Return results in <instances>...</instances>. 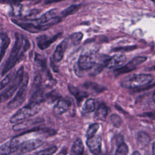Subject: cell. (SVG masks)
<instances>
[{
    "mask_svg": "<svg viewBox=\"0 0 155 155\" xmlns=\"http://www.w3.org/2000/svg\"><path fill=\"white\" fill-rule=\"evenodd\" d=\"M44 121V119L42 118H35L32 119H26L22 122L16 123L13 127V130L14 131H20L28 128L35 124L42 123Z\"/></svg>",
    "mask_w": 155,
    "mask_h": 155,
    "instance_id": "7c38bea8",
    "label": "cell"
},
{
    "mask_svg": "<svg viewBox=\"0 0 155 155\" xmlns=\"http://www.w3.org/2000/svg\"><path fill=\"white\" fill-rule=\"evenodd\" d=\"M23 0H0V3H7V4H17L22 1Z\"/></svg>",
    "mask_w": 155,
    "mask_h": 155,
    "instance_id": "836d02e7",
    "label": "cell"
},
{
    "mask_svg": "<svg viewBox=\"0 0 155 155\" xmlns=\"http://www.w3.org/2000/svg\"><path fill=\"white\" fill-rule=\"evenodd\" d=\"M151 140L150 136L144 131H140L137 136V145L140 148H143L148 146Z\"/></svg>",
    "mask_w": 155,
    "mask_h": 155,
    "instance_id": "d6986e66",
    "label": "cell"
},
{
    "mask_svg": "<svg viewBox=\"0 0 155 155\" xmlns=\"http://www.w3.org/2000/svg\"><path fill=\"white\" fill-rule=\"evenodd\" d=\"M1 40V45L0 48V62L4 56L6 50L10 44V38L8 35L5 33H1L0 35Z\"/></svg>",
    "mask_w": 155,
    "mask_h": 155,
    "instance_id": "ffe728a7",
    "label": "cell"
},
{
    "mask_svg": "<svg viewBox=\"0 0 155 155\" xmlns=\"http://www.w3.org/2000/svg\"><path fill=\"white\" fill-rule=\"evenodd\" d=\"M44 97H45V100H46L48 102L52 103L54 102L56 100L59 99L61 97L59 95V93L56 91L53 90L49 92L48 93L46 94Z\"/></svg>",
    "mask_w": 155,
    "mask_h": 155,
    "instance_id": "83f0119b",
    "label": "cell"
},
{
    "mask_svg": "<svg viewBox=\"0 0 155 155\" xmlns=\"http://www.w3.org/2000/svg\"><path fill=\"white\" fill-rule=\"evenodd\" d=\"M83 87L87 90L93 91L96 93H100L106 90V88L93 82H87L82 85Z\"/></svg>",
    "mask_w": 155,
    "mask_h": 155,
    "instance_id": "7402d4cb",
    "label": "cell"
},
{
    "mask_svg": "<svg viewBox=\"0 0 155 155\" xmlns=\"http://www.w3.org/2000/svg\"><path fill=\"white\" fill-rule=\"evenodd\" d=\"M82 36H83V35L81 32H77L71 35L70 36L67 38L68 46L69 45L73 46V45H78L81 41Z\"/></svg>",
    "mask_w": 155,
    "mask_h": 155,
    "instance_id": "d4e9b609",
    "label": "cell"
},
{
    "mask_svg": "<svg viewBox=\"0 0 155 155\" xmlns=\"http://www.w3.org/2000/svg\"><path fill=\"white\" fill-rule=\"evenodd\" d=\"M154 144H155V142H153V143H152V154L153 155H154Z\"/></svg>",
    "mask_w": 155,
    "mask_h": 155,
    "instance_id": "74e56055",
    "label": "cell"
},
{
    "mask_svg": "<svg viewBox=\"0 0 155 155\" xmlns=\"http://www.w3.org/2000/svg\"><path fill=\"white\" fill-rule=\"evenodd\" d=\"M108 113V107L104 103L99 104L97 108V110L95 113V117L96 119L99 120L104 121L107 118Z\"/></svg>",
    "mask_w": 155,
    "mask_h": 155,
    "instance_id": "ac0fdd59",
    "label": "cell"
},
{
    "mask_svg": "<svg viewBox=\"0 0 155 155\" xmlns=\"http://www.w3.org/2000/svg\"><path fill=\"white\" fill-rule=\"evenodd\" d=\"M22 11V5L19 3L13 4L12 14L14 16H19L21 15Z\"/></svg>",
    "mask_w": 155,
    "mask_h": 155,
    "instance_id": "d6a6232c",
    "label": "cell"
},
{
    "mask_svg": "<svg viewBox=\"0 0 155 155\" xmlns=\"http://www.w3.org/2000/svg\"><path fill=\"white\" fill-rule=\"evenodd\" d=\"M68 41L67 38L65 39L62 42H61L56 47L53 54V59L55 62H58L61 61L63 58L64 54L68 47Z\"/></svg>",
    "mask_w": 155,
    "mask_h": 155,
    "instance_id": "5bb4252c",
    "label": "cell"
},
{
    "mask_svg": "<svg viewBox=\"0 0 155 155\" xmlns=\"http://www.w3.org/2000/svg\"><path fill=\"white\" fill-rule=\"evenodd\" d=\"M28 82V76L26 74L24 76L23 81L19 87V90L15 97L8 103L7 107L10 109H15L19 107L25 100L27 96V88Z\"/></svg>",
    "mask_w": 155,
    "mask_h": 155,
    "instance_id": "5b68a950",
    "label": "cell"
},
{
    "mask_svg": "<svg viewBox=\"0 0 155 155\" xmlns=\"http://www.w3.org/2000/svg\"><path fill=\"white\" fill-rule=\"evenodd\" d=\"M96 61V56L93 51H87L81 54L78 62V68L81 70H87L93 68Z\"/></svg>",
    "mask_w": 155,
    "mask_h": 155,
    "instance_id": "52a82bcc",
    "label": "cell"
},
{
    "mask_svg": "<svg viewBox=\"0 0 155 155\" xmlns=\"http://www.w3.org/2000/svg\"><path fill=\"white\" fill-rule=\"evenodd\" d=\"M79 8H80L79 5H71L69 6L68 8H65L64 11H62L61 13V15L63 17H66L68 15H70L71 14L76 13Z\"/></svg>",
    "mask_w": 155,
    "mask_h": 155,
    "instance_id": "4316f807",
    "label": "cell"
},
{
    "mask_svg": "<svg viewBox=\"0 0 155 155\" xmlns=\"http://www.w3.org/2000/svg\"><path fill=\"white\" fill-rule=\"evenodd\" d=\"M84 151V147L81 138H77L71 147V154L73 155H80Z\"/></svg>",
    "mask_w": 155,
    "mask_h": 155,
    "instance_id": "603a6c76",
    "label": "cell"
},
{
    "mask_svg": "<svg viewBox=\"0 0 155 155\" xmlns=\"http://www.w3.org/2000/svg\"><path fill=\"white\" fill-rule=\"evenodd\" d=\"M110 59V57L107 56H102L99 58L98 62H95L93 70L92 73L90 74L91 76H95L100 73L104 68L107 66V62L108 61V59Z\"/></svg>",
    "mask_w": 155,
    "mask_h": 155,
    "instance_id": "2e32d148",
    "label": "cell"
},
{
    "mask_svg": "<svg viewBox=\"0 0 155 155\" xmlns=\"http://www.w3.org/2000/svg\"><path fill=\"white\" fill-rule=\"evenodd\" d=\"M99 128V125L97 123H93L89 125L87 131V139L90 138L95 135L96 133Z\"/></svg>",
    "mask_w": 155,
    "mask_h": 155,
    "instance_id": "f1b7e54d",
    "label": "cell"
},
{
    "mask_svg": "<svg viewBox=\"0 0 155 155\" xmlns=\"http://www.w3.org/2000/svg\"><path fill=\"white\" fill-rule=\"evenodd\" d=\"M87 145L90 152L94 155L99 154L101 151L102 138L99 135H94L93 137L87 139Z\"/></svg>",
    "mask_w": 155,
    "mask_h": 155,
    "instance_id": "30bf717a",
    "label": "cell"
},
{
    "mask_svg": "<svg viewBox=\"0 0 155 155\" xmlns=\"http://www.w3.org/2000/svg\"><path fill=\"white\" fill-rule=\"evenodd\" d=\"M154 91L153 92V101L154 102Z\"/></svg>",
    "mask_w": 155,
    "mask_h": 155,
    "instance_id": "60d3db41",
    "label": "cell"
},
{
    "mask_svg": "<svg viewBox=\"0 0 155 155\" xmlns=\"http://www.w3.org/2000/svg\"><path fill=\"white\" fill-rule=\"evenodd\" d=\"M68 89L70 93L76 98L79 104L84 98L87 97L88 96L87 92L81 90L71 84H69L68 85Z\"/></svg>",
    "mask_w": 155,
    "mask_h": 155,
    "instance_id": "e0dca14e",
    "label": "cell"
},
{
    "mask_svg": "<svg viewBox=\"0 0 155 155\" xmlns=\"http://www.w3.org/2000/svg\"><path fill=\"white\" fill-rule=\"evenodd\" d=\"M110 121H111L112 125L116 128L120 127L122 124V120L121 117L116 114H113L111 115Z\"/></svg>",
    "mask_w": 155,
    "mask_h": 155,
    "instance_id": "1f68e13d",
    "label": "cell"
},
{
    "mask_svg": "<svg viewBox=\"0 0 155 155\" xmlns=\"http://www.w3.org/2000/svg\"><path fill=\"white\" fill-rule=\"evenodd\" d=\"M56 9H51L50 11L47 12L43 15H42L39 19H36V21L37 24L39 25L44 24L49 22L53 18H55L56 16Z\"/></svg>",
    "mask_w": 155,
    "mask_h": 155,
    "instance_id": "44dd1931",
    "label": "cell"
},
{
    "mask_svg": "<svg viewBox=\"0 0 155 155\" xmlns=\"http://www.w3.org/2000/svg\"><path fill=\"white\" fill-rule=\"evenodd\" d=\"M24 76V68L23 67H21L16 73L13 76L11 84L0 93V103L6 101L13 95L15 92L20 87L23 81Z\"/></svg>",
    "mask_w": 155,
    "mask_h": 155,
    "instance_id": "277c9868",
    "label": "cell"
},
{
    "mask_svg": "<svg viewBox=\"0 0 155 155\" xmlns=\"http://www.w3.org/2000/svg\"><path fill=\"white\" fill-rule=\"evenodd\" d=\"M13 77V73H10L6 76L0 81V91L3 90L5 87H7L11 82L12 78Z\"/></svg>",
    "mask_w": 155,
    "mask_h": 155,
    "instance_id": "4dcf8cb0",
    "label": "cell"
},
{
    "mask_svg": "<svg viewBox=\"0 0 155 155\" xmlns=\"http://www.w3.org/2000/svg\"><path fill=\"white\" fill-rule=\"evenodd\" d=\"M136 47V46H131V47H121V48H116L114 50H115V51H120V50H126V51H128V50H133V49H134Z\"/></svg>",
    "mask_w": 155,
    "mask_h": 155,
    "instance_id": "e575fe53",
    "label": "cell"
},
{
    "mask_svg": "<svg viewBox=\"0 0 155 155\" xmlns=\"http://www.w3.org/2000/svg\"><path fill=\"white\" fill-rule=\"evenodd\" d=\"M29 42L27 38L19 34H15V42L8 58L2 70V75L7 73L16 64L22 54L28 48Z\"/></svg>",
    "mask_w": 155,
    "mask_h": 155,
    "instance_id": "6da1fadb",
    "label": "cell"
},
{
    "mask_svg": "<svg viewBox=\"0 0 155 155\" xmlns=\"http://www.w3.org/2000/svg\"><path fill=\"white\" fill-rule=\"evenodd\" d=\"M71 101L65 98H59L53 107V113L56 115H61L67 112L71 107Z\"/></svg>",
    "mask_w": 155,
    "mask_h": 155,
    "instance_id": "8fae6325",
    "label": "cell"
},
{
    "mask_svg": "<svg viewBox=\"0 0 155 155\" xmlns=\"http://www.w3.org/2000/svg\"><path fill=\"white\" fill-rule=\"evenodd\" d=\"M80 155H89L88 154V153H87V152H85V151H84L82 154H81Z\"/></svg>",
    "mask_w": 155,
    "mask_h": 155,
    "instance_id": "ab89813d",
    "label": "cell"
},
{
    "mask_svg": "<svg viewBox=\"0 0 155 155\" xmlns=\"http://www.w3.org/2000/svg\"><path fill=\"white\" fill-rule=\"evenodd\" d=\"M20 142L18 139L14 138L0 145V155H10L15 153Z\"/></svg>",
    "mask_w": 155,
    "mask_h": 155,
    "instance_id": "9c48e42d",
    "label": "cell"
},
{
    "mask_svg": "<svg viewBox=\"0 0 155 155\" xmlns=\"http://www.w3.org/2000/svg\"><path fill=\"white\" fill-rule=\"evenodd\" d=\"M56 151L57 147L56 146H52L36 152L35 154H34V155H53L56 153Z\"/></svg>",
    "mask_w": 155,
    "mask_h": 155,
    "instance_id": "f546056e",
    "label": "cell"
},
{
    "mask_svg": "<svg viewBox=\"0 0 155 155\" xmlns=\"http://www.w3.org/2000/svg\"><path fill=\"white\" fill-rule=\"evenodd\" d=\"M132 155H141V154L139 151H134V152H133Z\"/></svg>",
    "mask_w": 155,
    "mask_h": 155,
    "instance_id": "f35d334b",
    "label": "cell"
},
{
    "mask_svg": "<svg viewBox=\"0 0 155 155\" xmlns=\"http://www.w3.org/2000/svg\"><path fill=\"white\" fill-rule=\"evenodd\" d=\"M44 141L40 139H32L20 142L17 150L15 153V155H22L31 151L42 145Z\"/></svg>",
    "mask_w": 155,
    "mask_h": 155,
    "instance_id": "8992f818",
    "label": "cell"
},
{
    "mask_svg": "<svg viewBox=\"0 0 155 155\" xmlns=\"http://www.w3.org/2000/svg\"><path fill=\"white\" fill-rule=\"evenodd\" d=\"M153 81V77L151 74H135L124 79L121 82V85L128 89H136L145 87L151 84Z\"/></svg>",
    "mask_w": 155,
    "mask_h": 155,
    "instance_id": "7a4b0ae2",
    "label": "cell"
},
{
    "mask_svg": "<svg viewBox=\"0 0 155 155\" xmlns=\"http://www.w3.org/2000/svg\"><path fill=\"white\" fill-rule=\"evenodd\" d=\"M61 33H58L57 35L48 38L46 36H42L37 39L38 45L41 50H45L48 48L53 42H54L60 36Z\"/></svg>",
    "mask_w": 155,
    "mask_h": 155,
    "instance_id": "4fadbf2b",
    "label": "cell"
},
{
    "mask_svg": "<svg viewBox=\"0 0 155 155\" xmlns=\"http://www.w3.org/2000/svg\"><path fill=\"white\" fill-rule=\"evenodd\" d=\"M97 101L94 99H87L83 107V112L84 113H89L94 111L96 109Z\"/></svg>",
    "mask_w": 155,
    "mask_h": 155,
    "instance_id": "cb8c5ba5",
    "label": "cell"
},
{
    "mask_svg": "<svg viewBox=\"0 0 155 155\" xmlns=\"http://www.w3.org/2000/svg\"><path fill=\"white\" fill-rule=\"evenodd\" d=\"M147 57L144 56H137L133 58L125 65L114 70V74L115 76H118L120 74L133 71V70L136 69L139 65L145 62L147 60Z\"/></svg>",
    "mask_w": 155,
    "mask_h": 155,
    "instance_id": "ba28073f",
    "label": "cell"
},
{
    "mask_svg": "<svg viewBox=\"0 0 155 155\" xmlns=\"http://www.w3.org/2000/svg\"><path fill=\"white\" fill-rule=\"evenodd\" d=\"M40 104L33 102H28V104L18 110L10 118L11 123H18L35 115L40 110Z\"/></svg>",
    "mask_w": 155,
    "mask_h": 155,
    "instance_id": "3957f363",
    "label": "cell"
},
{
    "mask_svg": "<svg viewBox=\"0 0 155 155\" xmlns=\"http://www.w3.org/2000/svg\"><path fill=\"white\" fill-rule=\"evenodd\" d=\"M117 148L113 155H127L128 153V145L124 142L116 144Z\"/></svg>",
    "mask_w": 155,
    "mask_h": 155,
    "instance_id": "484cf974",
    "label": "cell"
},
{
    "mask_svg": "<svg viewBox=\"0 0 155 155\" xmlns=\"http://www.w3.org/2000/svg\"><path fill=\"white\" fill-rule=\"evenodd\" d=\"M63 0H46L45 1V4H51V3H54V2H59Z\"/></svg>",
    "mask_w": 155,
    "mask_h": 155,
    "instance_id": "8d00e7d4",
    "label": "cell"
},
{
    "mask_svg": "<svg viewBox=\"0 0 155 155\" xmlns=\"http://www.w3.org/2000/svg\"><path fill=\"white\" fill-rule=\"evenodd\" d=\"M126 61V57L124 54H116L110 58L107 64V67L113 68L122 66Z\"/></svg>",
    "mask_w": 155,
    "mask_h": 155,
    "instance_id": "9a60e30c",
    "label": "cell"
},
{
    "mask_svg": "<svg viewBox=\"0 0 155 155\" xmlns=\"http://www.w3.org/2000/svg\"><path fill=\"white\" fill-rule=\"evenodd\" d=\"M141 116H149L150 118L151 119H154V113H143V114H142V115H140Z\"/></svg>",
    "mask_w": 155,
    "mask_h": 155,
    "instance_id": "d590c367",
    "label": "cell"
}]
</instances>
